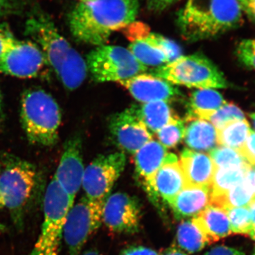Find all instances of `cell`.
<instances>
[{
	"instance_id": "cell-37",
	"label": "cell",
	"mask_w": 255,
	"mask_h": 255,
	"mask_svg": "<svg viewBox=\"0 0 255 255\" xmlns=\"http://www.w3.org/2000/svg\"><path fill=\"white\" fill-rule=\"evenodd\" d=\"M16 40L6 23L0 24V58L14 44Z\"/></svg>"
},
{
	"instance_id": "cell-2",
	"label": "cell",
	"mask_w": 255,
	"mask_h": 255,
	"mask_svg": "<svg viewBox=\"0 0 255 255\" xmlns=\"http://www.w3.org/2000/svg\"><path fill=\"white\" fill-rule=\"evenodd\" d=\"M25 33L41 47L46 63L54 70L67 90L82 85L87 73L86 61L58 31L51 18L36 13L26 22Z\"/></svg>"
},
{
	"instance_id": "cell-52",
	"label": "cell",
	"mask_w": 255,
	"mask_h": 255,
	"mask_svg": "<svg viewBox=\"0 0 255 255\" xmlns=\"http://www.w3.org/2000/svg\"><path fill=\"white\" fill-rule=\"evenodd\" d=\"M253 255H255V251H254V253H253Z\"/></svg>"
},
{
	"instance_id": "cell-16",
	"label": "cell",
	"mask_w": 255,
	"mask_h": 255,
	"mask_svg": "<svg viewBox=\"0 0 255 255\" xmlns=\"http://www.w3.org/2000/svg\"><path fill=\"white\" fill-rule=\"evenodd\" d=\"M119 83L128 90L135 100L144 103L169 102L182 95L172 84L152 75L141 74Z\"/></svg>"
},
{
	"instance_id": "cell-11",
	"label": "cell",
	"mask_w": 255,
	"mask_h": 255,
	"mask_svg": "<svg viewBox=\"0 0 255 255\" xmlns=\"http://www.w3.org/2000/svg\"><path fill=\"white\" fill-rule=\"evenodd\" d=\"M141 205L135 196L117 192L104 204L102 221L111 232L131 235L138 232L141 223Z\"/></svg>"
},
{
	"instance_id": "cell-15",
	"label": "cell",
	"mask_w": 255,
	"mask_h": 255,
	"mask_svg": "<svg viewBox=\"0 0 255 255\" xmlns=\"http://www.w3.org/2000/svg\"><path fill=\"white\" fill-rule=\"evenodd\" d=\"M185 187V178L177 157L173 153H168L165 162L152 177L151 201L158 209H160L159 199L170 206Z\"/></svg>"
},
{
	"instance_id": "cell-23",
	"label": "cell",
	"mask_w": 255,
	"mask_h": 255,
	"mask_svg": "<svg viewBox=\"0 0 255 255\" xmlns=\"http://www.w3.org/2000/svg\"><path fill=\"white\" fill-rule=\"evenodd\" d=\"M252 166H241L215 168L211 184V201L223 195L229 189L246 179Z\"/></svg>"
},
{
	"instance_id": "cell-24",
	"label": "cell",
	"mask_w": 255,
	"mask_h": 255,
	"mask_svg": "<svg viewBox=\"0 0 255 255\" xmlns=\"http://www.w3.org/2000/svg\"><path fill=\"white\" fill-rule=\"evenodd\" d=\"M177 241L179 248L191 254L202 251L210 244L205 233L193 219L183 221L178 226Z\"/></svg>"
},
{
	"instance_id": "cell-20",
	"label": "cell",
	"mask_w": 255,
	"mask_h": 255,
	"mask_svg": "<svg viewBox=\"0 0 255 255\" xmlns=\"http://www.w3.org/2000/svg\"><path fill=\"white\" fill-rule=\"evenodd\" d=\"M188 124L184 131V142L191 150L211 151L216 147L217 130L204 119L187 117Z\"/></svg>"
},
{
	"instance_id": "cell-28",
	"label": "cell",
	"mask_w": 255,
	"mask_h": 255,
	"mask_svg": "<svg viewBox=\"0 0 255 255\" xmlns=\"http://www.w3.org/2000/svg\"><path fill=\"white\" fill-rule=\"evenodd\" d=\"M226 104L223 96L214 89L199 90L191 96L190 114L188 117H196L202 114L218 110Z\"/></svg>"
},
{
	"instance_id": "cell-47",
	"label": "cell",
	"mask_w": 255,
	"mask_h": 255,
	"mask_svg": "<svg viewBox=\"0 0 255 255\" xmlns=\"http://www.w3.org/2000/svg\"><path fill=\"white\" fill-rule=\"evenodd\" d=\"M4 207H5L4 201V199H3L2 194H1V191H0V210L2 209Z\"/></svg>"
},
{
	"instance_id": "cell-8",
	"label": "cell",
	"mask_w": 255,
	"mask_h": 255,
	"mask_svg": "<svg viewBox=\"0 0 255 255\" xmlns=\"http://www.w3.org/2000/svg\"><path fill=\"white\" fill-rule=\"evenodd\" d=\"M87 70L97 82H122L141 75L147 68L122 46H100L87 57Z\"/></svg>"
},
{
	"instance_id": "cell-30",
	"label": "cell",
	"mask_w": 255,
	"mask_h": 255,
	"mask_svg": "<svg viewBox=\"0 0 255 255\" xmlns=\"http://www.w3.org/2000/svg\"><path fill=\"white\" fill-rule=\"evenodd\" d=\"M229 219L232 234L249 236L253 229L251 213L247 207L232 208L225 210Z\"/></svg>"
},
{
	"instance_id": "cell-43",
	"label": "cell",
	"mask_w": 255,
	"mask_h": 255,
	"mask_svg": "<svg viewBox=\"0 0 255 255\" xmlns=\"http://www.w3.org/2000/svg\"><path fill=\"white\" fill-rule=\"evenodd\" d=\"M10 4L8 0H0V16L6 14L9 11Z\"/></svg>"
},
{
	"instance_id": "cell-40",
	"label": "cell",
	"mask_w": 255,
	"mask_h": 255,
	"mask_svg": "<svg viewBox=\"0 0 255 255\" xmlns=\"http://www.w3.org/2000/svg\"><path fill=\"white\" fill-rule=\"evenodd\" d=\"M204 255H246L243 252L227 246H216Z\"/></svg>"
},
{
	"instance_id": "cell-42",
	"label": "cell",
	"mask_w": 255,
	"mask_h": 255,
	"mask_svg": "<svg viewBox=\"0 0 255 255\" xmlns=\"http://www.w3.org/2000/svg\"><path fill=\"white\" fill-rule=\"evenodd\" d=\"M159 255H187L184 252L180 251L175 247H171L167 248L165 251H162Z\"/></svg>"
},
{
	"instance_id": "cell-44",
	"label": "cell",
	"mask_w": 255,
	"mask_h": 255,
	"mask_svg": "<svg viewBox=\"0 0 255 255\" xmlns=\"http://www.w3.org/2000/svg\"><path fill=\"white\" fill-rule=\"evenodd\" d=\"M251 213L252 224H253V228H255V198L251 201V204L248 206Z\"/></svg>"
},
{
	"instance_id": "cell-29",
	"label": "cell",
	"mask_w": 255,
	"mask_h": 255,
	"mask_svg": "<svg viewBox=\"0 0 255 255\" xmlns=\"http://www.w3.org/2000/svg\"><path fill=\"white\" fill-rule=\"evenodd\" d=\"M196 118L207 121L216 128V130H219L230 122L246 119L244 113L239 107L228 103L218 110L201 114Z\"/></svg>"
},
{
	"instance_id": "cell-25",
	"label": "cell",
	"mask_w": 255,
	"mask_h": 255,
	"mask_svg": "<svg viewBox=\"0 0 255 255\" xmlns=\"http://www.w3.org/2000/svg\"><path fill=\"white\" fill-rule=\"evenodd\" d=\"M255 198V191L248 177H246L223 195L211 200L210 204L224 210L232 208L247 207Z\"/></svg>"
},
{
	"instance_id": "cell-21",
	"label": "cell",
	"mask_w": 255,
	"mask_h": 255,
	"mask_svg": "<svg viewBox=\"0 0 255 255\" xmlns=\"http://www.w3.org/2000/svg\"><path fill=\"white\" fill-rule=\"evenodd\" d=\"M192 219L205 233L210 244L232 234L226 211L218 206L210 204L202 212Z\"/></svg>"
},
{
	"instance_id": "cell-4",
	"label": "cell",
	"mask_w": 255,
	"mask_h": 255,
	"mask_svg": "<svg viewBox=\"0 0 255 255\" xmlns=\"http://www.w3.org/2000/svg\"><path fill=\"white\" fill-rule=\"evenodd\" d=\"M21 118L31 143L52 146L58 142L61 112L56 101L44 90H28L23 94Z\"/></svg>"
},
{
	"instance_id": "cell-34",
	"label": "cell",
	"mask_w": 255,
	"mask_h": 255,
	"mask_svg": "<svg viewBox=\"0 0 255 255\" xmlns=\"http://www.w3.org/2000/svg\"><path fill=\"white\" fill-rule=\"evenodd\" d=\"M236 55L242 64L255 70V39L242 41L236 49Z\"/></svg>"
},
{
	"instance_id": "cell-17",
	"label": "cell",
	"mask_w": 255,
	"mask_h": 255,
	"mask_svg": "<svg viewBox=\"0 0 255 255\" xmlns=\"http://www.w3.org/2000/svg\"><path fill=\"white\" fill-rule=\"evenodd\" d=\"M135 174L138 182L141 184L150 200H152L151 182L167 159V148L159 142L151 140L135 152Z\"/></svg>"
},
{
	"instance_id": "cell-51",
	"label": "cell",
	"mask_w": 255,
	"mask_h": 255,
	"mask_svg": "<svg viewBox=\"0 0 255 255\" xmlns=\"http://www.w3.org/2000/svg\"><path fill=\"white\" fill-rule=\"evenodd\" d=\"M238 1H240V3H241V4H244L245 2L247 1V0H238Z\"/></svg>"
},
{
	"instance_id": "cell-27",
	"label": "cell",
	"mask_w": 255,
	"mask_h": 255,
	"mask_svg": "<svg viewBox=\"0 0 255 255\" xmlns=\"http://www.w3.org/2000/svg\"><path fill=\"white\" fill-rule=\"evenodd\" d=\"M130 53L145 67H162L168 64L167 56L162 49L146 37L131 42L128 48Z\"/></svg>"
},
{
	"instance_id": "cell-46",
	"label": "cell",
	"mask_w": 255,
	"mask_h": 255,
	"mask_svg": "<svg viewBox=\"0 0 255 255\" xmlns=\"http://www.w3.org/2000/svg\"><path fill=\"white\" fill-rule=\"evenodd\" d=\"M80 255H101V254L98 251H96V250L90 249L84 252V253Z\"/></svg>"
},
{
	"instance_id": "cell-31",
	"label": "cell",
	"mask_w": 255,
	"mask_h": 255,
	"mask_svg": "<svg viewBox=\"0 0 255 255\" xmlns=\"http://www.w3.org/2000/svg\"><path fill=\"white\" fill-rule=\"evenodd\" d=\"M215 168H224L233 166H241L248 164L240 152L234 149L224 146H218L209 152Z\"/></svg>"
},
{
	"instance_id": "cell-49",
	"label": "cell",
	"mask_w": 255,
	"mask_h": 255,
	"mask_svg": "<svg viewBox=\"0 0 255 255\" xmlns=\"http://www.w3.org/2000/svg\"><path fill=\"white\" fill-rule=\"evenodd\" d=\"M250 117H251L252 120H253L255 127V113L251 114V115H250Z\"/></svg>"
},
{
	"instance_id": "cell-50",
	"label": "cell",
	"mask_w": 255,
	"mask_h": 255,
	"mask_svg": "<svg viewBox=\"0 0 255 255\" xmlns=\"http://www.w3.org/2000/svg\"><path fill=\"white\" fill-rule=\"evenodd\" d=\"M1 105H2V100H1V92H0V114H1V107H2Z\"/></svg>"
},
{
	"instance_id": "cell-41",
	"label": "cell",
	"mask_w": 255,
	"mask_h": 255,
	"mask_svg": "<svg viewBox=\"0 0 255 255\" xmlns=\"http://www.w3.org/2000/svg\"><path fill=\"white\" fill-rule=\"evenodd\" d=\"M241 6L243 11H245L248 17L255 22V0H247Z\"/></svg>"
},
{
	"instance_id": "cell-26",
	"label": "cell",
	"mask_w": 255,
	"mask_h": 255,
	"mask_svg": "<svg viewBox=\"0 0 255 255\" xmlns=\"http://www.w3.org/2000/svg\"><path fill=\"white\" fill-rule=\"evenodd\" d=\"M251 130V126L246 119L230 122L217 130L218 145L240 150Z\"/></svg>"
},
{
	"instance_id": "cell-6",
	"label": "cell",
	"mask_w": 255,
	"mask_h": 255,
	"mask_svg": "<svg viewBox=\"0 0 255 255\" xmlns=\"http://www.w3.org/2000/svg\"><path fill=\"white\" fill-rule=\"evenodd\" d=\"M152 73L172 85L191 88L214 90L228 87V82L219 69L201 53L182 56L172 63L157 68Z\"/></svg>"
},
{
	"instance_id": "cell-9",
	"label": "cell",
	"mask_w": 255,
	"mask_h": 255,
	"mask_svg": "<svg viewBox=\"0 0 255 255\" xmlns=\"http://www.w3.org/2000/svg\"><path fill=\"white\" fill-rule=\"evenodd\" d=\"M105 201L90 200L84 196L69 210L63 227L68 255H80L87 242L100 227Z\"/></svg>"
},
{
	"instance_id": "cell-1",
	"label": "cell",
	"mask_w": 255,
	"mask_h": 255,
	"mask_svg": "<svg viewBox=\"0 0 255 255\" xmlns=\"http://www.w3.org/2000/svg\"><path fill=\"white\" fill-rule=\"evenodd\" d=\"M140 0H87L74 6L68 24L77 41L103 46L114 32L135 21Z\"/></svg>"
},
{
	"instance_id": "cell-7",
	"label": "cell",
	"mask_w": 255,
	"mask_h": 255,
	"mask_svg": "<svg viewBox=\"0 0 255 255\" xmlns=\"http://www.w3.org/2000/svg\"><path fill=\"white\" fill-rule=\"evenodd\" d=\"M7 159L3 168H0V191L13 221L20 225L36 184V172L34 167L26 161L13 157Z\"/></svg>"
},
{
	"instance_id": "cell-45",
	"label": "cell",
	"mask_w": 255,
	"mask_h": 255,
	"mask_svg": "<svg viewBox=\"0 0 255 255\" xmlns=\"http://www.w3.org/2000/svg\"><path fill=\"white\" fill-rule=\"evenodd\" d=\"M247 177H248L249 182H251L255 194V167H252L251 170L248 172Z\"/></svg>"
},
{
	"instance_id": "cell-19",
	"label": "cell",
	"mask_w": 255,
	"mask_h": 255,
	"mask_svg": "<svg viewBox=\"0 0 255 255\" xmlns=\"http://www.w3.org/2000/svg\"><path fill=\"white\" fill-rule=\"evenodd\" d=\"M211 204V187L187 186L179 192L170 207L178 219L196 217Z\"/></svg>"
},
{
	"instance_id": "cell-14",
	"label": "cell",
	"mask_w": 255,
	"mask_h": 255,
	"mask_svg": "<svg viewBox=\"0 0 255 255\" xmlns=\"http://www.w3.org/2000/svg\"><path fill=\"white\" fill-rule=\"evenodd\" d=\"M82 140L80 136L69 139L53 179L73 201L82 187L85 167L82 161Z\"/></svg>"
},
{
	"instance_id": "cell-3",
	"label": "cell",
	"mask_w": 255,
	"mask_h": 255,
	"mask_svg": "<svg viewBox=\"0 0 255 255\" xmlns=\"http://www.w3.org/2000/svg\"><path fill=\"white\" fill-rule=\"evenodd\" d=\"M238 0H188L177 14V24L186 41L209 39L243 23Z\"/></svg>"
},
{
	"instance_id": "cell-10",
	"label": "cell",
	"mask_w": 255,
	"mask_h": 255,
	"mask_svg": "<svg viewBox=\"0 0 255 255\" xmlns=\"http://www.w3.org/2000/svg\"><path fill=\"white\" fill-rule=\"evenodd\" d=\"M127 162L124 152L100 155L85 169L82 187L87 199L105 201L114 183L124 172Z\"/></svg>"
},
{
	"instance_id": "cell-22",
	"label": "cell",
	"mask_w": 255,
	"mask_h": 255,
	"mask_svg": "<svg viewBox=\"0 0 255 255\" xmlns=\"http://www.w3.org/2000/svg\"><path fill=\"white\" fill-rule=\"evenodd\" d=\"M133 107L137 117L150 132H157L164 126L179 119L164 101L149 102Z\"/></svg>"
},
{
	"instance_id": "cell-39",
	"label": "cell",
	"mask_w": 255,
	"mask_h": 255,
	"mask_svg": "<svg viewBox=\"0 0 255 255\" xmlns=\"http://www.w3.org/2000/svg\"><path fill=\"white\" fill-rule=\"evenodd\" d=\"M177 1L178 0H147V7L150 11L160 12Z\"/></svg>"
},
{
	"instance_id": "cell-54",
	"label": "cell",
	"mask_w": 255,
	"mask_h": 255,
	"mask_svg": "<svg viewBox=\"0 0 255 255\" xmlns=\"http://www.w3.org/2000/svg\"><path fill=\"white\" fill-rule=\"evenodd\" d=\"M0 168H1V165H0Z\"/></svg>"
},
{
	"instance_id": "cell-32",
	"label": "cell",
	"mask_w": 255,
	"mask_h": 255,
	"mask_svg": "<svg viewBox=\"0 0 255 255\" xmlns=\"http://www.w3.org/2000/svg\"><path fill=\"white\" fill-rule=\"evenodd\" d=\"M185 126L184 122L178 119L172 123L164 126L156 132L159 142L166 148L174 147L179 143L184 136Z\"/></svg>"
},
{
	"instance_id": "cell-48",
	"label": "cell",
	"mask_w": 255,
	"mask_h": 255,
	"mask_svg": "<svg viewBox=\"0 0 255 255\" xmlns=\"http://www.w3.org/2000/svg\"><path fill=\"white\" fill-rule=\"evenodd\" d=\"M249 236L252 239L254 240L255 241V228H253V229H252L251 233H250Z\"/></svg>"
},
{
	"instance_id": "cell-53",
	"label": "cell",
	"mask_w": 255,
	"mask_h": 255,
	"mask_svg": "<svg viewBox=\"0 0 255 255\" xmlns=\"http://www.w3.org/2000/svg\"><path fill=\"white\" fill-rule=\"evenodd\" d=\"M81 1H87V0H80Z\"/></svg>"
},
{
	"instance_id": "cell-35",
	"label": "cell",
	"mask_w": 255,
	"mask_h": 255,
	"mask_svg": "<svg viewBox=\"0 0 255 255\" xmlns=\"http://www.w3.org/2000/svg\"><path fill=\"white\" fill-rule=\"evenodd\" d=\"M123 30L125 36L131 42L145 38L150 33L149 26L145 23L138 21H133Z\"/></svg>"
},
{
	"instance_id": "cell-38",
	"label": "cell",
	"mask_w": 255,
	"mask_h": 255,
	"mask_svg": "<svg viewBox=\"0 0 255 255\" xmlns=\"http://www.w3.org/2000/svg\"><path fill=\"white\" fill-rule=\"evenodd\" d=\"M120 255H159L154 250L140 246H130L121 253Z\"/></svg>"
},
{
	"instance_id": "cell-12",
	"label": "cell",
	"mask_w": 255,
	"mask_h": 255,
	"mask_svg": "<svg viewBox=\"0 0 255 255\" xmlns=\"http://www.w3.org/2000/svg\"><path fill=\"white\" fill-rule=\"evenodd\" d=\"M109 128L115 145L128 153L135 154L152 140V134L137 117L133 107L112 116Z\"/></svg>"
},
{
	"instance_id": "cell-36",
	"label": "cell",
	"mask_w": 255,
	"mask_h": 255,
	"mask_svg": "<svg viewBox=\"0 0 255 255\" xmlns=\"http://www.w3.org/2000/svg\"><path fill=\"white\" fill-rule=\"evenodd\" d=\"M247 162L255 167V131L252 130L244 145L238 150Z\"/></svg>"
},
{
	"instance_id": "cell-5",
	"label": "cell",
	"mask_w": 255,
	"mask_h": 255,
	"mask_svg": "<svg viewBox=\"0 0 255 255\" xmlns=\"http://www.w3.org/2000/svg\"><path fill=\"white\" fill-rule=\"evenodd\" d=\"M74 201L54 179L47 187L41 233L28 255H60L63 227Z\"/></svg>"
},
{
	"instance_id": "cell-13",
	"label": "cell",
	"mask_w": 255,
	"mask_h": 255,
	"mask_svg": "<svg viewBox=\"0 0 255 255\" xmlns=\"http://www.w3.org/2000/svg\"><path fill=\"white\" fill-rule=\"evenodd\" d=\"M45 63L43 53L36 43L16 40L0 58V73L16 78H34Z\"/></svg>"
},
{
	"instance_id": "cell-33",
	"label": "cell",
	"mask_w": 255,
	"mask_h": 255,
	"mask_svg": "<svg viewBox=\"0 0 255 255\" xmlns=\"http://www.w3.org/2000/svg\"><path fill=\"white\" fill-rule=\"evenodd\" d=\"M147 38L158 46L167 56L168 63H172L182 56V50L175 42L157 33H150Z\"/></svg>"
},
{
	"instance_id": "cell-18",
	"label": "cell",
	"mask_w": 255,
	"mask_h": 255,
	"mask_svg": "<svg viewBox=\"0 0 255 255\" xmlns=\"http://www.w3.org/2000/svg\"><path fill=\"white\" fill-rule=\"evenodd\" d=\"M186 187H210L215 171L214 162L208 154L184 149L180 161Z\"/></svg>"
}]
</instances>
